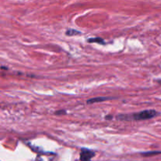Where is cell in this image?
<instances>
[{
    "mask_svg": "<svg viewBox=\"0 0 161 161\" xmlns=\"http://www.w3.org/2000/svg\"><path fill=\"white\" fill-rule=\"evenodd\" d=\"M157 115L158 113L156 110L149 109L144 110L140 113H134L131 115H119L116 116V118L119 120H146L155 117Z\"/></svg>",
    "mask_w": 161,
    "mask_h": 161,
    "instance_id": "6da1fadb",
    "label": "cell"
},
{
    "mask_svg": "<svg viewBox=\"0 0 161 161\" xmlns=\"http://www.w3.org/2000/svg\"><path fill=\"white\" fill-rule=\"evenodd\" d=\"M95 153L92 150L87 149H82L80 153V160L81 161H91V159L94 157Z\"/></svg>",
    "mask_w": 161,
    "mask_h": 161,
    "instance_id": "7a4b0ae2",
    "label": "cell"
},
{
    "mask_svg": "<svg viewBox=\"0 0 161 161\" xmlns=\"http://www.w3.org/2000/svg\"><path fill=\"white\" fill-rule=\"evenodd\" d=\"M110 99V97H94V98L89 99L87 101V104H92V103H96V102H102L104 101H107Z\"/></svg>",
    "mask_w": 161,
    "mask_h": 161,
    "instance_id": "3957f363",
    "label": "cell"
},
{
    "mask_svg": "<svg viewBox=\"0 0 161 161\" xmlns=\"http://www.w3.org/2000/svg\"><path fill=\"white\" fill-rule=\"evenodd\" d=\"M65 34L69 36H77V35H80L81 34V32L79 31H77V30H75V29H68L67 31H66Z\"/></svg>",
    "mask_w": 161,
    "mask_h": 161,
    "instance_id": "277c9868",
    "label": "cell"
},
{
    "mask_svg": "<svg viewBox=\"0 0 161 161\" xmlns=\"http://www.w3.org/2000/svg\"><path fill=\"white\" fill-rule=\"evenodd\" d=\"M88 42H97L99 44H105V42L102 39L99 37H96L94 38V39H88Z\"/></svg>",
    "mask_w": 161,
    "mask_h": 161,
    "instance_id": "5b68a950",
    "label": "cell"
},
{
    "mask_svg": "<svg viewBox=\"0 0 161 161\" xmlns=\"http://www.w3.org/2000/svg\"><path fill=\"white\" fill-rule=\"evenodd\" d=\"M160 152H151V153H142L143 156H146V157H149V156L151 155H156V154H159Z\"/></svg>",
    "mask_w": 161,
    "mask_h": 161,
    "instance_id": "8992f818",
    "label": "cell"
},
{
    "mask_svg": "<svg viewBox=\"0 0 161 161\" xmlns=\"http://www.w3.org/2000/svg\"><path fill=\"white\" fill-rule=\"evenodd\" d=\"M55 114L56 115H64V114H66V111H64V110H60V111H57L56 113H55Z\"/></svg>",
    "mask_w": 161,
    "mask_h": 161,
    "instance_id": "52a82bcc",
    "label": "cell"
},
{
    "mask_svg": "<svg viewBox=\"0 0 161 161\" xmlns=\"http://www.w3.org/2000/svg\"><path fill=\"white\" fill-rule=\"evenodd\" d=\"M105 119H107V120H109V119H113V116H111V115H108V116H106L105 117Z\"/></svg>",
    "mask_w": 161,
    "mask_h": 161,
    "instance_id": "ba28073f",
    "label": "cell"
}]
</instances>
